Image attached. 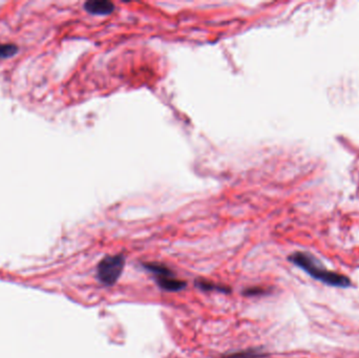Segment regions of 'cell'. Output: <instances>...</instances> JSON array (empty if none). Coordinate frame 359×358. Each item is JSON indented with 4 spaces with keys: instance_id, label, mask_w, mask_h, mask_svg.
I'll return each instance as SVG.
<instances>
[{
    "instance_id": "3",
    "label": "cell",
    "mask_w": 359,
    "mask_h": 358,
    "mask_svg": "<svg viewBox=\"0 0 359 358\" xmlns=\"http://www.w3.org/2000/svg\"><path fill=\"white\" fill-rule=\"evenodd\" d=\"M143 267L155 275L158 286L164 291L178 292L187 286L184 281L175 279L173 272L167 266L158 263H145Z\"/></svg>"
},
{
    "instance_id": "7",
    "label": "cell",
    "mask_w": 359,
    "mask_h": 358,
    "mask_svg": "<svg viewBox=\"0 0 359 358\" xmlns=\"http://www.w3.org/2000/svg\"><path fill=\"white\" fill-rule=\"evenodd\" d=\"M259 356H261V354L257 353L256 351H243L224 355L223 358H256Z\"/></svg>"
},
{
    "instance_id": "4",
    "label": "cell",
    "mask_w": 359,
    "mask_h": 358,
    "mask_svg": "<svg viewBox=\"0 0 359 358\" xmlns=\"http://www.w3.org/2000/svg\"><path fill=\"white\" fill-rule=\"evenodd\" d=\"M84 9L93 15H108L114 11L115 6L106 0H94V2L85 3Z\"/></svg>"
},
{
    "instance_id": "5",
    "label": "cell",
    "mask_w": 359,
    "mask_h": 358,
    "mask_svg": "<svg viewBox=\"0 0 359 358\" xmlns=\"http://www.w3.org/2000/svg\"><path fill=\"white\" fill-rule=\"evenodd\" d=\"M197 287L200 288L201 290L203 291H217V292H223V293H228L229 292V289L224 287V286H220V285H217V284H214V283H211V282H207V281H198L196 283Z\"/></svg>"
},
{
    "instance_id": "1",
    "label": "cell",
    "mask_w": 359,
    "mask_h": 358,
    "mask_svg": "<svg viewBox=\"0 0 359 358\" xmlns=\"http://www.w3.org/2000/svg\"><path fill=\"white\" fill-rule=\"evenodd\" d=\"M289 259L296 267L308 273L311 278L325 285L336 288H349L352 286L348 277L327 269L319 259L310 253L295 252L290 255Z\"/></svg>"
},
{
    "instance_id": "6",
    "label": "cell",
    "mask_w": 359,
    "mask_h": 358,
    "mask_svg": "<svg viewBox=\"0 0 359 358\" xmlns=\"http://www.w3.org/2000/svg\"><path fill=\"white\" fill-rule=\"evenodd\" d=\"M17 47L14 44H2L0 43V58L12 57L17 53Z\"/></svg>"
},
{
    "instance_id": "2",
    "label": "cell",
    "mask_w": 359,
    "mask_h": 358,
    "mask_svg": "<svg viewBox=\"0 0 359 358\" xmlns=\"http://www.w3.org/2000/svg\"><path fill=\"white\" fill-rule=\"evenodd\" d=\"M125 257L122 254L105 256L97 267V278L105 286H113L120 279L125 267Z\"/></svg>"
},
{
    "instance_id": "8",
    "label": "cell",
    "mask_w": 359,
    "mask_h": 358,
    "mask_svg": "<svg viewBox=\"0 0 359 358\" xmlns=\"http://www.w3.org/2000/svg\"><path fill=\"white\" fill-rule=\"evenodd\" d=\"M265 290L261 288H250L247 289L245 291V294L248 296H255V295H259V294H264Z\"/></svg>"
}]
</instances>
